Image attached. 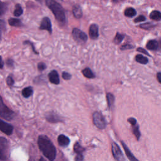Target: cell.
<instances>
[{"label":"cell","instance_id":"cell-1","mask_svg":"<svg viewBox=\"0 0 161 161\" xmlns=\"http://www.w3.org/2000/svg\"><path fill=\"white\" fill-rule=\"evenodd\" d=\"M38 145L43 155L50 161H53L56 157V148L52 141L46 135H40Z\"/></svg>","mask_w":161,"mask_h":161},{"label":"cell","instance_id":"cell-2","mask_svg":"<svg viewBox=\"0 0 161 161\" xmlns=\"http://www.w3.org/2000/svg\"><path fill=\"white\" fill-rule=\"evenodd\" d=\"M46 5L52 11L55 19L61 24L65 23V15L62 6L54 0H46Z\"/></svg>","mask_w":161,"mask_h":161},{"label":"cell","instance_id":"cell-3","mask_svg":"<svg viewBox=\"0 0 161 161\" xmlns=\"http://www.w3.org/2000/svg\"><path fill=\"white\" fill-rule=\"evenodd\" d=\"M0 116L6 120H11L14 117V113L8 108L3 103L2 98L0 97Z\"/></svg>","mask_w":161,"mask_h":161},{"label":"cell","instance_id":"cell-4","mask_svg":"<svg viewBox=\"0 0 161 161\" xmlns=\"http://www.w3.org/2000/svg\"><path fill=\"white\" fill-rule=\"evenodd\" d=\"M92 119L94 125L99 129H104L106 127V121L103 115L95 111L92 114Z\"/></svg>","mask_w":161,"mask_h":161},{"label":"cell","instance_id":"cell-5","mask_svg":"<svg viewBox=\"0 0 161 161\" xmlns=\"http://www.w3.org/2000/svg\"><path fill=\"white\" fill-rule=\"evenodd\" d=\"M72 34L74 39L78 43H85L87 40V35L83 31H82L80 30L78 28H74L72 30Z\"/></svg>","mask_w":161,"mask_h":161},{"label":"cell","instance_id":"cell-6","mask_svg":"<svg viewBox=\"0 0 161 161\" xmlns=\"http://www.w3.org/2000/svg\"><path fill=\"white\" fill-rule=\"evenodd\" d=\"M111 150L115 160H116L117 161H125V157L123 156V154L121 151V149L118 145L115 142L112 143Z\"/></svg>","mask_w":161,"mask_h":161},{"label":"cell","instance_id":"cell-7","mask_svg":"<svg viewBox=\"0 0 161 161\" xmlns=\"http://www.w3.org/2000/svg\"><path fill=\"white\" fill-rule=\"evenodd\" d=\"M40 30H45L49 32V33H52V24L50 19L48 17H44L40 26Z\"/></svg>","mask_w":161,"mask_h":161},{"label":"cell","instance_id":"cell-8","mask_svg":"<svg viewBox=\"0 0 161 161\" xmlns=\"http://www.w3.org/2000/svg\"><path fill=\"white\" fill-rule=\"evenodd\" d=\"M13 128L11 125L0 119V130L1 131H3L6 135H10L13 132Z\"/></svg>","mask_w":161,"mask_h":161},{"label":"cell","instance_id":"cell-9","mask_svg":"<svg viewBox=\"0 0 161 161\" xmlns=\"http://www.w3.org/2000/svg\"><path fill=\"white\" fill-rule=\"evenodd\" d=\"M48 79H49V80L51 83L54 84H59V82H60L59 76H58V73L56 70H53L50 71L48 73Z\"/></svg>","mask_w":161,"mask_h":161},{"label":"cell","instance_id":"cell-10","mask_svg":"<svg viewBox=\"0 0 161 161\" xmlns=\"http://www.w3.org/2000/svg\"><path fill=\"white\" fill-rule=\"evenodd\" d=\"M89 36L91 39H96L99 36L98 33V26L96 24L91 25L89 30Z\"/></svg>","mask_w":161,"mask_h":161},{"label":"cell","instance_id":"cell-11","mask_svg":"<svg viewBox=\"0 0 161 161\" xmlns=\"http://www.w3.org/2000/svg\"><path fill=\"white\" fill-rule=\"evenodd\" d=\"M57 141L58 145L62 147H67L70 143L69 138L64 135H60L58 136Z\"/></svg>","mask_w":161,"mask_h":161},{"label":"cell","instance_id":"cell-12","mask_svg":"<svg viewBox=\"0 0 161 161\" xmlns=\"http://www.w3.org/2000/svg\"><path fill=\"white\" fill-rule=\"evenodd\" d=\"M121 144H122V146H123V147L124 148L125 153H126L128 158L130 160V161H138V160L135 157L133 154L131 152V151L128 148L126 145L123 141H121Z\"/></svg>","mask_w":161,"mask_h":161},{"label":"cell","instance_id":"cell-13","mask_svg":"<svg viewBox=\"0 0 161 161\" xmlns=\"http://www.w3.org/2000/svg\"><path fill=\"white\" fill-rule=\"evenodd\" d=\"M46 119L50 123H57L61 121V118L57 114H53L52 113H49L48 114L45 116Z\"/></svg>","mask_w":161,"mask_h":161},{"label":"cell","instance_id":"cell-14","mask_svg":"<svg viewBox=\"0 0 161 161\" xmlns=\"http://www.w3.org/2000/svg\"><path fill=\"white\" fill-rule=\"evenodd\" d=\"M72 13L75 18H80L82 16V11L80 6L79 5L74 6L72 8Z\"/></svg>","mask_w":161,"mask_h":161},{"label":"cell","instance_id":"cell-15","mask_svg":"<svg viewBox=\"0 0 161 161\" xmlns=\"http://www.w3.org/2000/svg\"><path fill=\"white\" fill-rule=\"evenodd\" d=\"M146 47L148 50H156L158 48V43L155 40H151L148 42V43L146 45Z\"/></svg>","mask_w":161,"mask_h":161},{"label":"cell","instance_id":"cell-16","mask_svg":"<svg viewBox=\"0 0 161 161\" xmlns=\"http://www.w3.org/2000/svg\"><path fill=\"white\" fill-rule=\"evenodd\" d=\"M150 18L155 21H160L161 19V13L159 11H153L150 14Z\"/></svg>","mask_w":161,"mask_h":161},{"label":"cell","instance_id":"cell-17","mask_svg":"<svg viewBox=\"0 0 161 161\" xmlns=\"http://www.w3.org/2000/svg\"><path fill=\"white\" fill-rule=\"evenodd\" d=\"M83 75L84 77H87V78H89V79H92V78H94L95 77V75L94 74V73L92 72V70L87 67V68H85L84 69L82 70V71Z\"/></svg>","mask_w":161,"mask_h":161},{"label":"cell","instance_id":"cell-18","mask_svg":"<svg viewBox=\"0 0 161 161\" xmlns=\"http://www.w3.org/2000/svg\"><path fill=\"white\" fill-rule=\"evenodd\" d=\"M106 99H107V103H108V105L109 109H111L112 108V106L114 104V97L113 96V94L111 93H107L106 94Z\"/></svg>","mask_w":161,"mask_h":161},{"label":"cell","instance_id":"cell-19","mask_svg":"<svg viewBox=\"0 0 161 161\" xmlns=\"http://www.w3.org/2000/svg\"><path fill=\"white\" fill-rule=\"evenodd\" d=\"M135 60L137 62L142 64H147L148 62V58H147L146 57H144L143 55H142L141 54L136 55L135 57Z\"/></svg>","mask_w":161,"mask_h":161},{"label":"cell","instance_id":"cell-20","mask_svg":"<svg viewBox=\"0 0 161 161\" xmlns=\"http://www.w3.org/2000/svg\"><path fill=\"white\" fill-rule=\"evenodd\" d=\"M124 14L127 17H133V16L136 15V10L134 8H128L125 10Z\"/></svg>","mask_w":161,"mask_h":161},{"label":"cell","instance_id":"cell-21","mask_svg":"<svg viewBox=\"0 0 161 161\" xmlns=\"http://www.w3.org/2000/svg\"><path fill=\"white\" fill-rule=\"evenodd\" d=\"M33 94V89L31 87H26L22 91V95L25 97H28Z\"/></svg>","mask_w":161,"mask_h":161},{"label":"cell","instance_id":"cell-22","mask_svg":"<svg viewBox=\"0 0 161 161\" xmlns=\"http://www.w3.org/2000/svg\"><path fill=\"white\" fill-rule=\"evenodd\" d=\"M9 24L13 26H20L21 25V21L18 18H10L8 20Z\"/></svg>","mask_w":161,"mask_h":161},{"label":"cell","instance_id":"cell-23","mask_svg":"<svg viewBox=\"0 0 161 161\" xmlns=\"http://www.w3.org/2000/svg\"><path fill=\"white\" fill-rule=\"evenodd\" d=\"M74 150L75 153H76V155H82L84 148L80 146L79 142H76L74 147Z\"/></svg>","mask_w":161,"mask_h":161},{"label":"cell","instance_id":"cell-24","mask_svg":"<svg viewBox=\"0 0 161 161\" xmlns=\"http://www.w3.org/2000/svg\"><path fill=\"white\" fill-rule=\"evenodd\" d=\"M156 25L152 23H150V22H148V23H143V24H141L139 25V26L142 28V29H144V30H151L152 28H153Z\"/></svg>","mask_w":161,"mask_h":161},{"label":"cell","instance_id":"cell-25","mask_svg":"<svg viewBox=\"0 0 161 161\" xmlns=\"http://www.w3.org/2000/svg\"><path fill=\"white\" fill-rule=\"evenodd\" d=\"M124 37H125L124 35L120 34L119 33H117L114 38V40H113V42L115 44H119L123 41Z\"/></svg>","mask_w":161,"mask_h":161},{"label":"cell","instance_id":"cell-26","mask_svg":"<svg viewBox=\"0 0 161 161\" xmlns=\"http://www.w3.org/2000/svg\"><path fill=\"white\" fill-rule=\"evenodd\" d=\"M23 13V9L20 4H16L15 6V9L14 11V15L16 17L21 16Z\"/></svg>","mask_w":161,"mask_h":161},{"label":"cell","instance_id":"cell-27","mask_svg":"<svg viewBox=\"0 0 161 161\" xmlns=\"http://www.w3.org/2000/svg\"><path fill=\"white\" fill-rule=\"evenodd\" d=\"M0 148L3 152L8 148V142L4 138L0 137Z\"/></svg>","mask_w":161,"mask_h":161},{"label":"cell","instance_id":"cell-28","mask_svg":"<svg viewBox=\"0 0 161 161\" xmlns=\"http://www.w3.org/2000/svg\"><path fill=\"white\" fill-rule=\"evenodd\" d=\"M133 133L134 134V135L135 136V137L136 138V139L138 140L140 137V135H141V133H140V131L139 130V126L138 125H135L134 126H133Z\"/></svg>","mask_w":161,"mask_h":161},{"label":"cell","instance_id":"cell-29","mask_svg":"<svg viewBox=\"0 0 161 161\" xmlns=\"http://www.w3.org/2000/svg\"><path fill=\"white\" fill-rule=\"evenodd\" d=\"M6 10V4L3 3L0 1V16L3 15Z\"/></svg>","mask_w":161,"mask_h":161},{"label":"cell","instance_id":"cell-30","mask_svg":"<svg viewBox=\"0 0 161 161\" xmlns=\"http://www.w3.org/2000/svg\"><path fill=\"white\" fill-rule=\"evenodd\" d=\"M62 77L65 80H69L71 78V75L67 72H63L62 74Z\"/></svg>","mask_w":161,"mask_h":161},{"label":"cell","instance_id":"cell-31","mask_svg":"<svg viewBox=\"0 0 161 161\" xmlns=\"http://www.w3.org/2000/svg\"><path fill=\"white\" fill-rule=\"evenodd\" d=\"M145 20V17L143 15H140V16H138L137 18H136L134 19V22H135V23L142 22V21H144Z\"/></svg>","mask_w":161,"mask_h":161},{"label":"cell","instance_id":"cell-32","mask_svg":"<svg viewBox=\"0 0 161 161\" xmlns=\"http://www.w3.org/2000/svg\"><path fill=\"white\" fill-rule=\"evenodd\" d=\"M133 46H132L131 45H130V44H125V45H123L121 47V48H120V49L121 50H127V49H131V48H133Z\"/></svg>","mask_w":161,"mask_h":161},{"label":"cell","instance_id":"cell-33","mask_svg":"<svg viewBox=\"0 0 161 161\" xmlns=\"http://www.w3.org/2000/svg\"><path fill=\"white\" fill-rule=\"evenodd\" d=\"M46 69V65L43 62H40L38 64V69L40 71H43Z\"/></svg>","mask_w":161,"mask_h":161},{"label":"cell","instance_id":"cell-34","mask_svg":"<svg viewBox=\"0 0 161 161\" xmlns=\"http://www.w3.org/2000/svg\"><path fill=\"white\" fill-rule=\"evenodd\" d=\"M6 82H7V84L8 85V86H13V84H14V80H13V77L11 76V75H9V76H8V77H7V79H6Z\"/></svg>","mask_w":161,"mask_h":161},{"label":"cell","instance_id":"cell-35","mask_svg":"<svg viewBox=\"0 0 161 161\" xmlns=\"http://www.w3.org/2000/svg\"><path fill=\"white\" fill-rule=\"evenodd\" d=\"M137 51L139 52H140V53H144V54H146L147 55H148V56H149V57H151V55L148 53V52H147L146 50H145L144 48H142V47L138 48H137Z\"/></svg>","mask_w":161,"mask_h":161},{"label":"cell","instance_id":"cell-36","mask_svg":"<svg viewBox=\"0 0 161 161\" xmlns=\"http://www.w3.org/2000/svg\"><path fill=\"white\" fill-rule=\"evenodd\" d=\"M128 121L132 126H134V125H135L136 124V119L135 118H132V117L129 118L128 119Z\"/></svg>","mask_w":161,"mask_h":161},{"label":"cell","instance_id":"cell-37","mask_svg":"<svg viewBox=\"0 0 161 161\" xmlns=\"http://www.w3.org/2000/svg\"><path fill=\"white\" fill-rule=\"evenodd\" d=\"M6 156H5L4 152L0 148V160H6Z\"/></svg>","mask_w":161,"mask_h":161},{"label":"cell","instance_id":"cell-38","mask_svg":"<svg viewBox=\"0 0 161 161\" xmlns=\"http://www.w3.org/2000/svg\"><path fill=\"white\" fill-rule=\"evenodd\" d=\"M157 80L158 81L159 83H161V73L160 72H158L157 74Z\"/></svg>","mask_w":161,"mask_h":161},{"label":"cell","instance_id":"cell-39","mask_svg":"<svg viewBox=\"0 0 161 161\" xmlns=\"http://www.w3.org/2000/svg\"><path fill=\"white\" fill-rule=\"evenodd\" d=\"M3 28H4V23L3 21L0 20V30H2Z\"/></svg>","mask_w":161,"mask_h":161},{"label":"cell","instance_id":"cell-40","mask_svg":"<svg viewBox=\"0 0 161 161\" xmlns=\"http://www.w3.org/2000/svg\"><path fill=\"white\" fill-rule=\"evenodd\" d=\"M3 65H4L3 61V60H2V58H1V57L0 56V68H3Z\"/></svg>","mask_w":161,"mask_h":161},{"label":"cell","instance_id":"cell-41","mask_svg":"<svg viewBox=\"0 0 161 161\" xmlns=\"http://www.w3.org/2000/svg\"><path fill=\"white\" fill-rule=\"evenodd\" d=\"M7 64H11V65H13V61H12L11 60H7Z\"/></svg>","mask_w":161,"mask_h":161},{"label":"cell","instance_id":"cell-42","mask_svg":"<svg viewBox=\"0 0 161 161\" xmlns=\"http://www.w3.org/2000/svg\"><path fill=\"white\" fill-rule=\"evenodd\" d=\"M39 161H46V160L43 157H41L39 160Z\"/></svg>","mask_w":161,"mask_h":161},{"label":"cell","instance_id":"cell-43","mask_svg":"<svg viewBox=\"0 0 161 161\" xmlns=\"http://www.w3.org/2000/svg\"><path fill=\"white\" fill-rule=\"evenodd\" d=\"M114 2H116V1H118V0H113Z\"/></svg>","mask_w":161,"mask_h":161},{"label":"cell","instance_id":"cell-44","mask_svg":"<svg viewBox=\"0 0 161 161\" xmlns=\"http://www.w3.org/2000/svg\"><path fill=\"white\" fill-rule=\"evenodd\" d=\"M0 38H1V34H0Z\"/></svg>","mask_w":161,"mask_h":161}]
</instances>
